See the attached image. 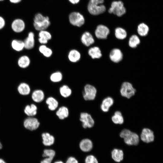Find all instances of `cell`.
I'll list each match as a JSON object with an SVG mask.
<instances>
[{"label": "cell", "mask_w": 163, "mask_h": 163, "mask_svg": "<svg viewBox=\"0 0 163 163\" xmlns=\"http://www.w3.org/2000/svg\"><path fill=\"white\" fill-rule=\"evenodd\" d=\"M68 57L70 61L75 62L78 61L81 58V54L79 52L76 50H72L69 52Z\"/></svg>", "instance_id": "484cf974"}, {"label": "cell", "mask_w": 163, "mask_h": 163, "mask_svg": "<svg viewBox=\"0 0 163 163\" xmlns=\"http://www.w3.org/2000/svg\"><path fill=\"white\" fill-rule=\"evenodd\" d=\"M23 42L24 48L27 50L32 49L35 44L34 35V33L32 32H29L27 37Z\"/></svg>", "instance_id": "5bb4252c"}, {"label": "cell", "mask_w": 163, "mask_h": 163, "mask_svg": "<svg viewBox=\"0 0 163 163\" xmlns=\"http://www.w3.org/2000/svg\"><path fill=\"white\" fill-rule=\"evenodd\" d=\"M70 2L73 4H75L78 3L80 0H69Z\"/></svg>", "instance_id": "7bdbcfd3"}, {"label": "cell", "mask_w": 163, "mask_h": 163, "mask_svg": "<svg viewBox=\"0 0 163 163\" xmlns=\"http://www.w3.org/2000/svg\"><path fill=\"white\" fill-rule=\"evenodd\" d=\"M149 28V27L144 23H141L138 26L137 31L138 34L141 36H146L148 34Z\"/></svg>", "instance_id": "f546056e"}, {"label": "cell", "mask_w": 163, "mask_h": 163, "mask_svg": "<svg viewBox=\"0 0 163 163\" xmlns=\"http://www.w3.org/2000/svg\"><path fill=\"white\" fill-rule=\"evenodd\" d=\"M39 50L41 53L46 57H50L52 54V50L44 44L40 46L39 48Z\"/></svg>", "instance_id": "836d02e7"}, {"label": "cell", "mask_w": 163, "mask_h": 163, "mask_svg": "<svg viewBox=\"0 0 163 163\" xmlns=\"http://www.w3.org/2000/svg\"><path fill=\"white\" fill-rule=\"evenodd\" d=\"M88 54L93 59L100 58L102 56L101 50L97 46L91 48L88 50Z\"/></svg>", "instance_id": "cb8c5ba5"}, {"label": "cell", "mask_w": 163, "mask_h": 163, "mask_svg": "<svg viewBox=\"0 0 163 163\" xmlns=\"http://www.w3.org/2000/svg\"><path fill=\"white\" fill-rule=\"evenodd\" d=\"M37 107L34 104H32L30 105H27L25 107L24 111L28 116L32 117L35 116L37 112Z\"/></svg>", "instance_id": "603a6c76"}, {"label": "cell", "mask_w": 163, "mask_h": 163, "mask_svg": "<svg viewBox=\"0 0 163 163\" xmlns=\"http://www.w3.org/2000/svg\"><path fill=\"white\" fill-rule=\"evenodd\" d=\"M11 3L13 4H17L20 2L22 0H9Z\"/></svg>", "instance_id": "b9f144b4"}, {"label": "cell", "mask_w": 163, "mask_h": 163, "mask_svg": "<svg viewBox=\"0 0 163 163\" xmlns=\"http://www.w3.org/2000/svg\"><path fill=\"white\" fill-rule=\"evenodd\" d=\"M111 156L113 159L117 162H120L123 158V153L121 149H115L111 152Z\"/></svg>", "instance_id": "7402d4cb"}, {"label": "cell", "mask_w": 163, "mask_h": 163, "mask_svg": "<svg viewBox=\"0 0 163 163\" xmlns=\"http://www.w3.org/2000/svg\"><path fill=\"white\" fill-rule=\"evenodd\" d=\"M0 163H6V162L3 159L0 158Z\"/></svg>", "instance_id": "ee69618b"}, {"label": "cell", "mask_w": 163, "mask_h": 163, "mask_svg": "<svg viewBox=\"0 0 163 163\" xmlns=\"http://www.w3.org/2000/svg\"><path fill=\"white\" fill-rule=\"evenodd\" d=\"M46 102L48 105L49 109L51 111L55 110L58 106L59 103L58 101L52 97H48L46 100Z\"/></svg>", "instance_id": "4316f807"}, {"label": "cell", "mask_w": 163, "mask_h": 163, "mask_svg": "<svg viewBox=\"0 0 163 163\" xmlns=\"http://www.w3.org/2000/svg\"><path fill=\"white\" fill-rule=\"evenodd\" d=\"M30 62V59L28 56L26 55H24L19 58L18 63L20 68H25L29 66Z\"/></svg>", "instance_id": "83f0119b"}, {"label": "cell", "mask_w": 163, "mask_h": 163, "mask_svg": "<svg viewBox=\"0 0 163 163\" xmlns=\"http://www.w3.org/2000/svg\"><path fill=\"white\" fill-rule=\"evenodd\" d=\"M79 146L81 150L86 152H89L92 149L93 144L91 140L88 139H85L81 141Z\"/></svg>", "instance_id": "9a60e30c"}, {"label": "cell", "mask_w": 163, "mask_h": 163, "mask_svg": "<svg viewBox=\"0 0 163 163\" xmlns=\"http://www.w3.org/2000/svg\"><path fill=\"white\" fill-rule=\"evenodd\" d=\"M109 56L110 59L112 62L115 63H118L122 60L123 55L120 49L115 48L110 51Z\"/></svg>", "instance_id": "4fadbf2b"}, {"label": "cell", "mask_w": 163, "mask_h": 163, "mask_svg": "<svg viewBox=\"0 0 163 163\" xmlns=\"http://www.w3.org/2000/svg\"><path fill=\"white\" fill-rule=\"evenodd\" d=\"M56 114L60 119L63 120L68 117L69 110L65 106H62L60 107L56 111Z\"/></svg>", "instance_id": "d4e9b609"}, {"label": "cell", "mask_w": 163, "mask_h": 163, "mask_svg": "<svg viewBox=\"0 0 163 163\" xmlns=\"http://www.w3.org/2000/svg\"><path fill=\"white\" fill-rule=\"evenodd\" d=\"M121 137L124 139L125 142L128 145H136L139 142L138 135L127 129H124L120 134Z\"/></svg>", "instance_id": "3957f363"}, {"label": "cell", "mask_w": 163, "mask_h": 163, "mask_svg": "<svg viewBox=\"0 0 163 163\" xmlns=\"http://www.w3.org/2000/svg\"><path fill=\"white\" fill-rule=\"evenodd\" d=\"M62 78V74L59 72H56L53 73L50 77L51 81L54 82H57L61 81Z\"/></svg>", "instance_id": "d590c367"}, {"label": "cell", "mask_w": 163, "mask_h": 163, "mask_svg": "<svg viewBox=\"0 0 163 163\" xmlns=\"http://www.w3.org/2000/svg\"><path fill=\"white\" fill-rule=\"evenodd\" d=\"M85 163H98L97 158L93 155H90L86 157L85 160Z\"/></svg>", "instance_id": "74e56055"}, {"label": "cell", "mask_w": 163, "mask_h": 163, "mask_svg": "<svg viewBox=\"0 0 163 163\" xmlns=\"http://www.w3.org/2000/svg\"><path fill=\"white\" fill-rule=\"evenodd\" d=\"M40 123L35 118L30 117L25 119L24 122V126L26 129L31 131L37 129L39 127Z\"/></svg>", "instance_id": "9c48e42d"}, {"label": "cell", "mask_w": 163, "mask_h": 163, "mask_svg": "<svg viewBox=\"0 0 163 163\" xmlns=\"http://www.w3.org/2000/svg\"><path fill=\"white\" fill-rule=\"evenodd\" d=\"M97 92L96 89L94 86L90 84L86 85L83 93L84 99L86 101L94 100L96 97Z\"/></svg>", "instance_id": "8992f818"}, {"label": "cell", "mask_w": 163, "mask_h": 163, "mask_svg": "<svg viewBox=\"0 0 163 163\" xmlns=\"http://www.w3.org/2000/svg\"><path fill=\"white\" fill-rule=\"evenodd\" d=\"M111 119L113 122L116 124H121L123 123L124 119L121 112L120 111H116Z\"/></svg>", "instance_id": "4dcf8cb0"}, {"label": "cell", "mask_w": 163, "mask_h": 163, "mask_svg": "<svg viewBox=\"0 0 163 163\" xmlns=\"http://www.w3.org/2000/svg\"><path fill=\"white\" fill-rule=\"evenodd\" d=\"M70 23L73 25L80 27L85 23V19L82 15L77 12L71 13L69 17Z\"/></svg>", "instance_id": "ba28073f"}, {"label": "cell", "mask_w": 163, "mask_h": 163, "mask_svg": "<svg viewBox=\"0 0 163 163\" xmlns=\"http://www.w3.org/2000/svg\"><path fill=\"white\" fill-rule=\"evenodd\" d=\"M53 158L47 157L41 161L40 163H51Z\"/></svg>", "instance_id": "60d3db41"}, {"label": "cell", "mask_w": 163, "mask_h": 163, "mask_svg": "<svg viewBox=\"0 0 163 163\" xmlns=\"http://www.w3.org/2000/svg\"><path fill=\"white\" fill-rule=\"evenodd\" d=\"M44 92L40 89L34 91L31 95L32 100L37 103H40L44 99Z\"/></svg>", "instance_id": "ffe728a7"}, {"label": "cell", "mask_w": 163, "mask_h": 163, "mask_svg": "<svg viewBox=\"0 0 163 163\" xmlns=\"http://www.w3.org/2000/svg\"><path fill=\"white\" fill-rule=\"evenodd\" d=\"M11 46L13 50L17 51H20L24 48L23 41L18 40H14L11 43Z\"/></svg>", "instance_id": "f1b7e54d"}, {"label": "cell", "mask_w": 163, "mask_h": 163, "mask_svg": "<svg viewBox=\"0 0 163 163\" xmlns=\"http://www.w3.org/2000/svg\"><path fill=\"white\" fill-rule=\"evenodd\" d=\"M110 33L109 29L103 25H99L97 27L95 31V36L99 39H106Z\"/></svg>", "instance_id": "30bf717a"}, {"label": "cell", "mask_w": 163, "mask_h": 163, "mask_svg": "<svg viewBox=\"0 0 163 163\" xmlns=\"http://www.w3.org/2000/svg\"><path fill=\"white\" fill-rule=\"evenodd\" d=\"M140 138L142 141L145 143L152 142L154 139L153 132L149 128H144L142 130Z\"/></svg>", "instance_id": "7c38bea8"}, {"label": "cell", "mask_w": 163, "mask_h": 163, "mask_svg": "<svg viewBox=\"0 0 163 163\" xmlns=\"http://www.w3.org/2000/svg\"><path fill=\"white\" fill-rule=\"evenodd\" d=\"M80 120L82 123L83 127L85 129L91 128L94 124V120L91 116L87 113L82 112L80 113Z\"/></svg>", "instance_id": "52a82bcc"}, {"label": "cell", "mask_w": 163, "mask_h": 163, "mask_svg": "<svg viewBox=\"0 0 163 163\" xmlns=\"http://www.w3.org/2000/svg\"><path fill=\"white\" fill-rule=\"evenodd\" d=\"M2 145L1 142H0V149H2Z\"/></svg>", "instance_id": "bcb514c9"}, {"label": "cell", "mask_w": 163, "mask_h": 163, "mask_svg": "<svg viewBox=\"0 0 163 163\" xmlns=\"http://www.w3.org/2000/svg\"><path fill=\"white\" fill-rule=\"evenodd\" d=\"M39 42L42 44L47 43L49 40L51 39L52 36L49 32L44 30L40 31L38 34Z\"/></svg>", "instance_id": "e0dca14e"}, {"label": "cell", "mask_w": 163, "mask_h": 163, "mask_svg": "<svg viewBox=\"0 0 163 163\" xmlns=\"http://www.w3.org/2000/svg\"><path fill=\"white\" fill-rule=\"evenodd\" d=\"M33 26L37 30H45L50 25V22L48 17L43 16L40 13L36 14L33 19Z\"/></svg>", "instance_id": "7a4b0ae2"}, {"label": "cell", "mask_w": 163, "mask_h": 163, "mask_svg": "<svg viewBox=\"0 0 163 163\" xmlns=\"http://www.w3.org/2000/svg\"><path fill=\"white\" fill-rule=\"evenodd\" d=\"M104 0H90L88 6L89 12L93 15L103 13L106 10L105 6L102 4Z\"/></svg>", "instance_id": "6da1fadb"}, {"label": "cell", "mask_w": 163, "mask_h": 163, "mask_svg": "<svg viewBox=\"0 0 163 163\" xmlns=\"http://www.w3.org/2000/svg\"><path fill=\"white\" fill-rule=\"evenodd\" d=\"M136 92V89L130 83L125 82L122 84L120 93L122 96L129 99L134 95Z\"/></svg>", "instance_id": "5b68a950"}, {"label": "cell", "mask_w": 163, "mask_h": 163, "mask_svg": "<svg viewBox=\"0 0 163 163\" xmlns=\"http://www.w3.org/2000/svg\"><path fill=\"white\" fill-rule=\"evenodd\" d=\"M18 91L19 93L23 95L29 94L30 91V88L29 85L24 82L20 84L18 87Z\"/></svg>", "instance_id": "44dd1931"}, {"label": "cell", "mask_w": 163, "mask_h": 163, "mask_svg": "<svg viewBox=\"0 0 163 163\" xmlns=\"http://www.w3.org/2000/svg\"><path fill=\"white\" fill-rule=\"evenodd\" d=\"M115 35L117 39L123 40L126 37L127 34L125 29L121 27H118L115 29Z\"/></svg>", "instance_id": "1f68e13d"}, {"label": "cell", "mask_w": 163, "mask_h": 163, "mask_svg": "<svg viewBox=\"0 0 163 163\" xmlns=\"http://www.w3.org/2000/svg\"><path fill=\"white\" fill-rule=\"evenodd\" d=\"M126 9L123 2L121 1H114L108 10L109 13H113L118 17H121L126 12Z\"/></svg>", "instance_id": "277c9868"}, {"label": "cell", "mask_w": 163, "mask_h": 163, "mask_svg": "<svg viewBox=\"0 0 163 163\" xmlns=\"http://www.w3.org/2000/svg\"><path fill=\"white\" fill-rule=\"evenodd\" d=\"M66 163H78V161L74 157H70L67 159Z\"/></svg>", "instance_id": "f35d334b"}, {"label": "cell", "mask_w": 163, "mask_h": 163, "mask_svg": "<svg viewBox=\"0 0 163 163\" xmlns=\"http://www.w3.org/2000/svg\"><path fill=\"white\" fill-rule=\"evenodd\" d=\"M140 43V40L138 37L136 35H132L129 38V45L132 48L136 47Z\"/></svg>", "instance_id": "e575fe53"}, {"label": "cell", "mask_w": 163, "mask_h": 163, "mask_svg": "<svg viewBox=\"0 0 163 163\" xmlns=\"http://www.w3.org/2000/svg\"><path fill=\"white\" fill-rule=\"evenodd\" d=\"M4 0H0V1H4Z\"/></svg>", "instance_id": "7dc6e473"}, {"label": "cell", "mask_w": 163, "mask_h": 163, "mask_svg": "<svg viewBox=\"0 0 163 163\" xmlns=\"http://www.w3.org/2000/svg\"><path fill=\"white\" fill-rule=\"evenodd\" d=\"M55 155V151L51 149H46L43 151L42 156L43 157H50L53 158Z\"/></svg>", "instance_id": "8d00e7d4"}, {"label": "cell", "mask_w": 163, "mask_h": 163, "mask_svg": "<svg viewBox=\"0 0 163 163\" xmlns=\"http://www.w3.org/2000/svg\"><path fill=\"white\" fill-rule=\"evenodd\" d=\"M5 19L0 16V30L3 29L5 26Z\"/></svg>", "instance_id": "ab89813d"}, {"label": "cell", "mask_w": 163, "mask_h": 163, "mask_svg": "<svg viewBox=\"0 0 163 163\" xmlns=\"http://www.w3.org/2000/svg\"><path fill=\"white\" fill-rule=\"evenodd\" d=\"M81 40L85 46H88L94 43V39L92 35L88 32H85L82 35Z\"/></svg>", "instance_id": "2e32d148"}, {"label": "cell", "mask_w": 163, "mask_h": 163, "mask_svg": "<svg viewBox=\"0 0 163 163\" xmlns=\"http://www.w3.org/2000/svg\"><path fill=\"white\" fill-rule=\"evenodd\" d=\"M12 30L16 33H20L23 31L25 27V24L24 21L21 18L14 20L11 24Z\"/></svg>", "instance_id": "8fae6325"}, {"label": "cell", "mask_w": 163, "mask_h": 163, "mask_svg": "<svg viewBox=\"0 0 163 163\" xmlns=\"http://www.w3.org/2000/svg\"><path fill=\"white\" fill-rule=\"evenodd\" d=\"M43 143L45 146H50L53 145L55 142L54 137L48 133H44L42 134Z\"/></svg>", "instance_id": "d6986e66"}, {"label": "cell", "mask_w": 163, "mask_h": 163, "mask_svg": "<svg viewBox=\"0 0 163 163\" xmlns=\"http://www.w3.org/2000/svg\"><path fill=\"white\" fill-rule=\"evenodd\" d=\"M59 92L61 95L65 98L70 96L72 94V90L67 85H64L59 88Z\"/></svg>", "instance_id": "d6a6232c"}, {"label": "cell", "mask_w": 163, "mask_h": 163, "mask_svg": "<svg viewBox=\"0 0 163 163\" xmlns=\"http://www.w3.org/2000/svg\"><path fill=\"white\" fill-rule=\"evenodd\" d=\"M113 100L111 97H108L105 98L103 100L101 104V109L104 112H107L113 105Z\"/></svg>", "instance_id": "ac0fdd59"}, {"label": "cell", "mask_w": 163, "mask_h": 163, "mask_svg": "<svg viewBox=\"0 0 163 163\" xmlns=\"http://www.w3.org/2000/svg\"><path fill=\"white\" fill-rule=\"evenodd\" d=\"M54 163H63L62 161H57L55 162Z\"/></svg>", "instance_id": "f6af8a7d"}]
</instances>
